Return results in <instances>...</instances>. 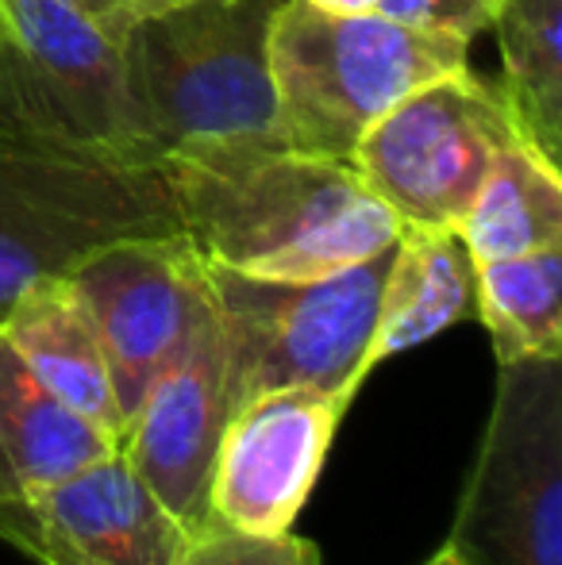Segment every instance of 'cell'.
<instances>
[{
  "label": "cell",
  "mask_w": 562,
  "mask_h": 565,
  "mask_svg": "<svg viewBox=\"0 0 562 565\" xmlns=\"http://www.w3.org/2000/svg\"><path fill=\"white\" fill-rule=\"evenodd\" d=\"M162 166L189 243L232 274L305 281L397 243L401 224L351 162L282 142H216Z\"/></svg>",
  "instance_id": "obj_1"
},
{
  "label": "cell",
  "mask_w": 562,
  "mask_h": 565,
  "mask_svg": "<svg viewBox=\"0 0 562 565\" xmlns=\"http://www.w3.org/2000/svg\"><path fill=\"white\" fill-rule=\"evenodd\" d=\"M285 0H178L124 31L131 97L158 162L216 142H278L271 31Z\"/></svg>",
  "instance_id": "obj_2"
},
{
  "label": "cell",
  "mask_w": 562,
  "mask_h": 565,
  "mask_svg": "<svg viewBox=\"0 0 562 565\" xmlns=\"http://www.w3.org/2000/svg\"><path fill=\"white\" fill-rule=\"evenodd\" d=\"M470 66V43L382 12L336 15L285 0L271 31L278 142L351 162L374 119L435 77Z\"/></svg>",
  "instance_id": "obj_3"
},
{
  "label": "cell",
  "mask_w": 562,
  "mask_h": 565,
  "mask_svg": "<svg viewBox=\"0 0 562 565\" xmlns=\"http://www.w3.org/2000/svg\"><path fill=\"white\" fill-rule=\"evenodd\" d=\"M166 166H128L0 131V320L124 238L178 235Z\"/></svg>",
  "instance_id": "obj_4"
},
{
  "label": "cell",
  "mask_w": 562,
  "mask_h": 565,
  "mask_svg": "<svg viewBox=\"0 0 562 565\" xmlns=\"http://www.w3.org/2000/svg\"><path fill=\"white\" fill-rule=\"evenodd\" d=\"M390 258L393 246H385L374 258L305 281L247 277L204 262L232 416L255 396L293 385L359 393L374 373L370 342Z\"/></svg>",
  "instance_id": "obj_5"
},
{
  "label": "cell",
  "mask_w": 562,
  "mask_h": 565,
  "mask_svg": "<svg viewBox=\"0 0 562 565\" xmlns=\"http://www.w3.org/2000/svg\"><path fill=\"white\" fill-rule=\"evenodd\" d=\"M0 131L162 166L131 97L124 39L74 0H0Z\"/></svg>",
  "instance_id": "obj_6"
},
{
  "label": "cell",
  "mask_w": 562,
  "mask_h": 565,
  "mask_svg": "<svg viewBox=\"0 0 562 565\" xmlns=\"http://www.w3.org/2000/svg\"><path fill=\"white\" fill-rule=\"evenodd\" d=\"M447 546L466 565H562V354L497 365Z\"/></svg>",
  "instance_id": "obj_7"
},
{
  "label": "cell",
  "mask_w": 562,
  "mask_h": 565,
  "mask_svg": "<svg viewBox=\"0 0 562 565\" xmlns=\"http://www.w3.org/2000/svg\"><path fill=\"white\" fill-rule=\"evenodd\" d=\"M517 139L524 135L505 89L466 66L374 119L351 166L401 227H458L489 166Z\"/></svg>",
  "instance_id": "obj_8"
},
{
  "label": "cell",
  "mask_w": 562,
  "mask_h": 565,
  "mask_svg": "<svg viewBox=\"0 0 562 565\" xmlns=\"http://www.w3.org/2000/svg\"><path fill=\"white\" fill-rule=\"evenodd\" d=\"M66 285L97 331L128 427L150 381L212 312L209 266L185 231H178L105 246L89 254Z\"/></svg>",
  "instance_id": "obj_9"
},
{
  "label": "cell",
  "mask_w": 562,
  "mask_h": 565,
  "mask_svg": "<svg viewBox=\"0 0 562 565\" xmlns=\"http://www.w3.org/2000/svg\"><path fill=\"white\" fill-rule=\"evenodd\" d=\"M354 396L293 385L247 401L224 427L209 481V515L251 535H285L308 504Z\"/></svg>",
  "instance_id": "obj_10"
},
{
  "label": "cell",
  "mask_w": 562,
  "mask_h": 565,
  "mask_svg": "<svg viewBox=\"0 0 562 565\" xmlns=\"http://www.w3.org/2000/svg\"><path fill=\"white\" fill-rule=\"evenodd\" d=\"M0 539L39 565H178L193 531L124 450L23 500H0Z\"/></svg>",
  "instance_id": "obj_11"
},
{
  "label": "cell",
  "mask_w": 562,
  "mask_h": 565,
  "mask_svg": "<svg viewBox=\"0 0 562 565\" xmlns=\"http://www.w3.org/2000/svg\"><path fill=\"white\" fill-rule=\"evenodd\" d=\"M227 419L224 347L212 308L181 354L150 381L120 439L131 469L193 535L212 523L209 481Z\"/></svg>",
  "instance_id": "obj_12"
},
{
  "label": "cell",
  "mask_w": 562,
  "mask_h": 565,
  "mask_svg": "<svg viewBox=\"0 0 562 565\" xmlns=\"http://www.w3.org/2000/svg\"><path fill=\"white\" fill-rule=\"evenodd\" d=\"M0 335L15 350L28 373L59 401L77 408L85 419L124 439V416L116 404L113 370L100 350L89 316L82 312L74 289L62 281H43L28 289L0 320Z\"/></svg>",
  "instance_id": "obj_13"
},
{
  "label": "cell",
  "mask_w": 562,
  "mask_h": 565,
  "mask_svg": "<svg viewBox=\"0 0 562 565\" xmlns=\"http://www.w3.org/2000/svg\"><path fill=\"white\" fill-rule=\"evenodd\" d=\"M478 316V262L458 227H401L385 274L370 365Z\"/></svg>",
  "instance_id": "obj_14"
},
{
  "label": "cell",
  "mask_w": 562,
  "mask_h": 565,
  "mask_svg": "<svg viewBox=\"0 0 562 565\" xmlns=\"http://www.w3.org/2000/svg\"><path fill=\"white\" fill-rule=\"evenodd\" d=\"M113 450L120 439L39 385L0 335V500L35 497Z\"/></svg>",
  "instance_id": "obj_15"
},
{
  "label": "cell",
  "mask_w": 562,
  "mask_h": 565,
  "mask_svg": "<svg viewBox=\"0 0 562 565\" xmlns=\"http://www.w3.org/2000/svg\"><path fill=\"white\" fill-rule=\"evenodd\" d=\"M458 235L474 262L562 246V170L524 139L509 142L489 166Z\"/></svg>",
  "instance_id": "obj_16"
},
{
  "label": "cell",
  "mask_w": 562,
  "mask_h": 565,
  "mask_svg": "<svg viewBox=\"0 0 562 565\" xmlns=\"http://www.w3.org/2000/svg\"><path fill=\"white\" fill-rule=\"evenodd\" d=\"M489 31L520 135L562 170V0H497Z\"/></svg>",
  "instance_id": "obj_17"
},
{
  "label": "cell",
  "mask_w": 562,
  "mask_h": 565,
  "mask_svg": "<svg viewBox=\"0 0 562 565\" xmlns=\"http://www.w3.org/2000/svg\"><path fill=\"white\" fill-rule=\"evenodd\" d=\"M478 320L497 365L562 354V246L478 262Z\"/></svg>",
  "instance_id": "obj_18"
},
{
  "label": "cell",
  "mask_w": 562,
  "mask_h": 565,
  "mask_svg": "<svg viewBox=\"0 0 562 565\" xmlns=\"http://www.w3.org/2000/svg\"><path fill=\"white\" fill-rule=\"evenodd\" d=\"M178 565H320V551L293 531L251 535L224 523H209L193 535Z\"/></svg>",
  "instance_id": "obj_19"
},
{
  "label": "cell",
  "mask_w": 562,
  "mask_h": 565,
  "mask_svg": "<svg viewBox=\"0 0 562 565\" xmlns=\"http://www.w3.org/2000/svg\"><path fill=\"white\" fill-rule=\"evenodd\" d=\"M497 0H382V15L401 23H416L427 31H447L466 43L489 31Z\"/></svg>",
  "instance_id": "obj_20"
},
{
  "label": "cell",
  "mask_w": 562,
  "mask_h": 565,
  "mask_svg": "<svg viewBox=\"0 0 562 565\" xmlns=\"http://www.w3.org/2000/svg\"><path fill=\"white\" fill-rule=\"evenodd\" d=\"M74 4H82L85 12L97 15L113 35L124 39V31H128L131 23H139L142 15L158 12V8L178 4V0H74Z\"/></svg>",
  "instance_id": "obj_21"
},
{
  "label": "cell",
  "mask_w": 562,
  "mask_h": 565,
  "mask_svg": "<svg viewBox=\"0 0 562 565\" xmlns=\"http://www.w3.org/2000/svg\"><path fill=\"white\" fill-rule=\"evenodd\" d=\"M305 4L320 8V12H336V15H367V12H382V0H305Z\"/></svg>",
  "instance_id": "obj_22"
},
{
  "label": "cell",
  "mask_w": 562,
  "mask_h": 565,
  "mask_svg": "<svg viewBox=\"0 0 562 565\" xmlns=\"http://www.w3.org/2000/svg\"><path fill=\"white\" fill-rule=\"evenodd\" d=\"M424 565H466L463 558H458L455 551H450V546H439V551L432 554V558H427Z\"/></svg>",
  "instance_id": "obj_23"
}]
</instances>
